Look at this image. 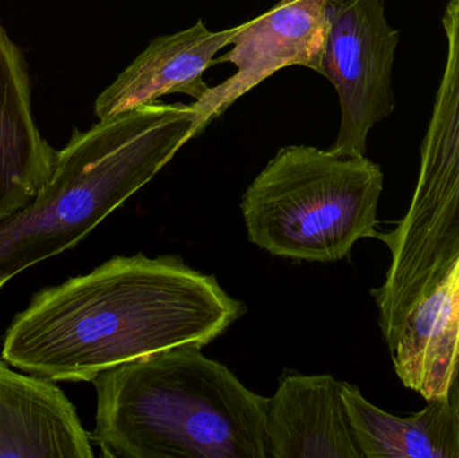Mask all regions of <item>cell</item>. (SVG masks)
<instances>
[{"mask_svg":"<svg viewBox=\"0 0 459 458\" xmlns=\"http://www.w3.org/2000/svg\"><path fill=\"white\" fill-rule=\"evenodd\" d=\"M246 311L179 255H116L35 293L5 331L2 359L50 381L91 382L156 352L204 349Z\"/></svg>","mask_w":459,"mask_h":458,"instance_id":"cell-1","label":"cell"},{"mask_svg":"<svg viewBox=\"0 0 459 458\" xmlns=\"http://www.w3.org/2000/svg\"><path fill=\"white\" fill-rule=\"evenodd\" d=\"M201 347L116 366L91 381V443L109 458H269V398L250 392Z\"/></svg>","mask_w":459,"mask_h":458,"instance_id":"cell-2","label":"cell"},{"mask_svg":"<svg viewBox=\"0 0 459 458\" xmlns=\"http://www.w3.org/2000/svg\"><path fill=\"white\" fill-rule=\"evenodd\" d=\"M196 117L156 101L74 129L39 193L0 222V285L77 246L198 136Z\"/></svg>","mask_w":459,"mask_h":458,"instance_id":"cell-3","label":"cell"},{"mask_svg":"<svg viewBox=\"0 0 459 458\" xmlns=\"http://www.w3.org/2000/svg\"><path fill=\"white\" fill-rule=\"evenodd\" d=\"M383 182L366 155L281 148L240 201L248 241L275 257L337 263L377 237Z\"/></svg>","mask_w":459,"mask_h":458,"instance_id":"cell-4","label":"cell"},{"mask_svg":"<svg viewBox=\"0 0 459 458\" xmlns=\"http://www.w3.org/2000/svg\"><path fill=\"white\" fill-rule=\"evenodd\" d=\"M444 27L446 66L411 204L395 229L375 237L391 253L388 284L412 298L436 287L459 257V0L447 5Z\"/></svg>","mask_w":459,"mask_h":458,"instance_id":"cell-5","label":"cell"},{"mask_svg":"<svg viewBox=\"0 0 459 458\" xmlns=\"http://www.w3.org/2000/svg\"><path fill=\"white\" fill-rule=\"evenodd\" d=\"M320 74L339 94L342 124L329 151L366 155L367 137L395 109L391 73L399 43L383 0H328Z\"/></svg>","mask_w":459,"mask_h":458,"instance_id":"cell-6","label":"cell"},{"mask_svg":"<svg viewBox=\"0 0 459 458\" xmlns=\"http://www.w3.org/2000/svg\"><path fill=\"white\" fill-rule=\"evenodd\" d=\"M328 26V0H281L245 22L230 42L231 50L212 62V66L228 62L237 73L191 104L198 116L196 134L278 70L304 66L320 73Z\"/></svg>","mask_w":459,"mask_h":458,"instance_id":"cell-7","label":"cell"},{"mask_svg":"<svg viewBox=\"0 0 459 458\" xmlns=\"http://www.w3.org/2000/svg\"><path fill=\"white\" fill-rule=\"evenodd\" d=\"M242 24L212 31L204 21L175 34L155 38L148 48L118 74L94 102L99 120L153 104L166 94L183 93L199 101L209 91L204 74L212 59Z\"/></svg>","mask_w":459,"mask_h":458,"instance_id":"cell-8","label":"cell"},{"mask_svg":"<svg viewBox=\"0 0 459 458\" xmlns=\"http://www.w3.org/2000/svg\"><path fill=\"white\" fill-rule=\"evenodd\" d=\"M269 458H363L334 376L283 374L267 402Z\"/></svg>","mask_w":459,"mask_h":458,"instance_id":"cell-9","label":"cell"},{"mask_svg":"<svg viewBox=\"0 0 459 458\" xmlns=\"http://www.w3.org/2000/svg\"><path fill=\"white\" fill-rule=\"evenodd\" d=\"M91 433L56 382L0 360V458H93Z\"/></svg>","mask_w":459,"mask_h":458,"instance_id":"cell-10","label":"cell"},{"mask_svg":"<svg viewBox=\"0 0 459 458\" xmlns=\"http://www.w3.org/2000/svg\"><path fill=\"white\" fill-rule=\"evenodd\" d=\"M56 153L35 123L26 59L0 23V222L39 193Z\"/></svg>","mask_w":459,"mask_h":458,"instance_id":"cell-11","label":"cell"},{"mask_svg":"<svg viewBox=\"0 0 459 458\" xmlns=\"http://www.w3.org/2000/svg\"><path fill=\"white\" fill-rule=\"evenodd\" d=\"M390 352L404 387L447 398L459 359V257L407 314Z\"/></svg>","mask_w":459,"mask_h":458,"instance_id":"cell-12","label":"cell"},{"mask_svg":"<svg viewBox=\"0 0 459 458\" xmlns=\"http://www.w3.org/2000/svg\"><path fill=\"white\" fill-rule=\"evenodd\" d=\"M342 400L363 458H459V414L447 398L409 417L369 402L359 387L340 382Z\"/></svg>","mask_w":459,"mask_h":458,"instance_id":"cell-13","label":"cell"},{"mask_svg":"<svg viewBox=\"0 0 459 458\" xmlns=\"http://www.w3.org/2000/svg\"><path fill=\"white\" fill-rule=\"evenodd\" d=\"M447 400H449V402L452 403L453 408H455L459 414V359L457 367H455V376H453L452 385H450Z\"/></svg>","mask_w":459,"mask_h":458,"instance_id":"cell-14","label":"cell"},{"mask_svg":"<svg viewBox=\"0 0 459 458\" xmlns=\"http://www.w3.org/2000/svg\"><path fill=\"white\" fill-rule=\"evenodd\" d=\"M2 288H3V285H0V289H2Z\"/></svg>","mask_w":459,"mask_h":458,"instance_id":"cell-15","label":"cell"}]
</instances>
